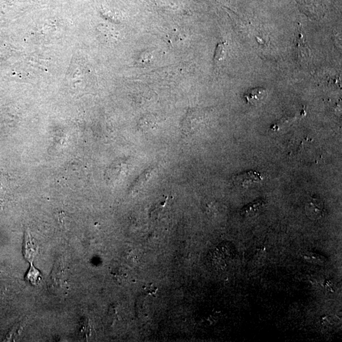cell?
I'll return each mask as SVG.
<instances>
[{"label":"cell","instance_id":"52a82bcc","mask_svg":"<svg viewBox=\"0 0 342 342\" xmlns=\"http://www.w3.org/2000/svg\"><path fill=\"white\" fill-rule=\"evenodd\" d=\"M264 205V201L263 200L259 199L256 200L251 204H248L246 206L243 207L241 211L242 216H252L258 214L261 209L263 208Z\"/></svg>","mask_w":342,"mask_h":342},{"label":"cell","instance_id":"277c9868","mask_svg":"<svg viewBox=\"0 0 342 342\" xmlns=\"http://www.w3.org/2000/svg\"><path fill=\"white\" fill-rule=\"evenodd\" d=\"M303 33L301 27L297 28L296 49L300 57L308 59L310 56V49L309 48L308 44L305 42L306 39L304 38Z\"/></svg>","mask_w":342,"mask_h":342},{"label":"cell","instance_id":"7a4b0ae2","mask_svg":"<svg viewBox=\"0 0 342 342\" xmlns=\"http://www.w3.org/2000/svg\"><path fill=\"white\" fill-rule=\"evenodd\" d=\"M305 211L306 215L311 220H319L325 216L324 204L320 199L313 198L307 203Z\"/></svg>","mask_w":342,"mask_h":342},{"label":"cell","instance_id":"3957f363","mask_svg":"<svg viewBox=\"0 0 342 342\" xmlns=\"http://www.w3.org/2000/svg\"><path fill=\"white\" fill-rule=\"evenodd\" d=\"M267 96V90L262 87H258L248 91L244 97L249 104L258 105L264 102Z\"/></svg>","mask_w":342,"mask_h":342},{"label":"cell","instance_id":"9c48e42d","mask_svg":"<svg viewBox=\"0 0 342 342\" xmlns=\"http://www.w3.org/2000/svg\"><path fill=\"white\" fill-rule=\"evenodd\" d=\"M223 51L224 47L223 44H219L218 46V48H217L216 49L215 56H214V58H215L216 60H220V59L223 58L224 55Z\"/></svg>","mask_w":342,"mask_h":342},{"label":"cell","instance_id":"8992f818","mask_svg":"<svg viewBox=\"0 0 342 342\" xmlns=\"http://www.w3.org/2000/svg\"><path fill=\"white\" fill-rule=\"evenodd\" d=\"M342 320L338 316L328 315L323 317L321 321L323 329L328 331H334L341 326Z\"/></svg>","mask_w":342,"mask_h":342},{"label":"cell","instance_id":"30bf717a","mask_svg":"<svg viewBox=\"0 0 342 342\" xmlns=\"http://www.w3.org/2000/svg\"><path fill=\"white\" fill-rule=\"evenodd\" d=\"M325 286L328 291L332 292V293H334L335 292L334 285L333 284L331 280H327L326 282H325Z\"/></svg>","mask_w":342,"mask_h":342},{"label":"cell","instance_id":"6da1fadb","mask_svg":"<svg viewBox=\"0 0 342 342\" xmlns=\"http://www.w3.org/2000/svg\"><path fill=\"white\" fill-rule=\"evenodd\" d=\"M233 180L236 186L247 188L253 184L261 182L263 180V176L257 171H245L233 177Z\"/></svg>","mask_w":342,"mask_h":342},{"label":"cell","instance_id":"ba28073f","mask_svg":"<svg viewBox=\"0 0 342 342\" xmlns=\"http://www.w3.org/2000/svg\"><path fill=\"white\" fill-rule=\"evenodd\" d=\"M304 260L316 266H324L327 262L326 257L314 252H307L303 255Z\"/></svg>","mask_w":342,"mask_h":342},{"label":"cell","instance_id":"5b68a950","mask_svg":"<svg viewBox=\"0 0 342 342\" xmlns=\"http://www.w3.org/2000/svg\"><path fill=\"white\" fill-rule=\"evenodd\" d=\"M37 247L32 242L29 233H25L24 242H23V255L28 261L31 262L37 253Z\"/></svg>","mask_w":342,"mask_h":342}]
</instances>
